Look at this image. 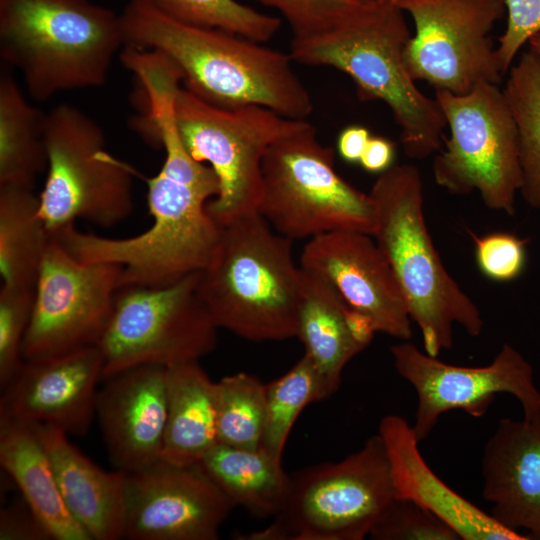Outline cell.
<instances>
[{
    "instance_id": "obj_1",
    "label": "cell",
    "mask_w": 540,
    "mask_h": 540,
    "mask_svg": "<svg viewBox=\"0 0 540 540\" xmlns=\"http://www.w3.org/2000/svg\"><path fill=\"white\" fill-rule=\"evenodd\" d=\"M158 141L165 157L160 171L147 182V203L153 219L144 232L109 238L67 225L53 235L76 259L120 265V287L166 286L201 272L218 244L221 226L207 211L219 193L213 169L187 151L176 121L159 125Z\"/></svg>"
},
{
    "instance_id": "obj_2",
    "label": "cell",
    "mask_w": 540,
    "mask_h": 540,
    "mask_svg": "<svg viewBox=\"0 0 540 540\" xmlns=\"http://www.w3.org/2000/svg\"><path fill=\"white\" fill-rule=\"evenodd\" d=\"M121 15L125 45L156 50L180 70L183 87L222 108L259 105L291 119L313 111L290 55L243 36L182 22L154 0H129Z\"/></svg>"
},
{
    "instance_id": "obj_3",
    "label": "cell",
    "mask_w": 540,
    "mask_h": 540,
    "mask_svg": "<svg viewBox=\"0 0 540 540\" xmlns=\"http://www.w3.org/2000/svg\"><path fill=\"white\" fill-rule=\"evenodd\" d=\"M403 13L376 1L324 32L292 37L289 55L301 64L338 69L352 78L361 100L384 102L400 127L405 154L424 159L440 149L446 121L407 69L412 35Z\"/></svg>"
},
{
    "instance_id": "obj_4",
    "label": "cell",
    "mask_w": 540,
    "mask_h": 540,
    "mask_svg": "<svg viewBox=\"0 0 540 540\" xmlns=\"http://www.w3.org/2000/svg\"><path fill=\"white\" fill-rule=\"evenodd\" d=\"M292 242L258 212L221 226L198 277L199 295L218 328L256 342L297 336L302 271Z\"/></svg>"
},
{
    "instance_id": "obj_5",
    "label": "cell",
    "mask_w": 540,
    "mask_h": 540,
    "mask_svg": "<svg viewBox=\"0 0 540 540\" xmlns=\"http://www.w3.org/2000/svg\"><path fill=\"white\" fill-rule=\"evenodd\" d=\"M125 45L120 14L90 0H0V55L46 101L99 87Z\"/></svg>"
},
{
    "instance_id": "obj_6",
    "label": "cell",
    "mask_w": 540,
    "mask_h": 540,
    "mask_svg": "<svg viewBox=\"0 0 540 540\" xmlns=\"http://www.w3.org/2000/svg\"><path fill=\"white\" fill-rule=\"evenodd\" d=\"M369 194L376 213L372 236L396 275L424 351L438 357L450 349L455 324L479 336L480 310L447 272L429 234L418 168L393 165L379 175Z\"/></svg>"
},
{
    "instance_id": "obj_7",
    "label": "cell",
    "mask_w": 540,
    "mask_h": 540,
    "mask_svg": "<svg viewBox=\"0 0 540 540\" xmlns=\"http://www.w3.org/2000/svg\"><path fill=\"white\" fill-rule=\"evenodd\" d=\"M334 158L309 122L266 149L258 213L277 233L292 241L337 231L373 235L370 194L344 180Z\"/></svg>"
},
{
    "instance_id": "obj_8",
    "label": "cell",
    "mask_w": 540,
    "mask_h": 540,
    "mask_svg": "<svg viewBox=\"0 0 540 540\" xmlns=\"http://www.w3.org/2000/svg\"><path fill=\"white\" fill-rule=\"evenodd\" d=\"M395 498L380 436L343 460L307 467L291 476L274 521L243 540H361Z\"/></svg>"
},
{
    "instance_id": "obj_9",
    "label": "cell",
    "mask_w": 540,
    "mask_h": 540,
    "mask_svg": "<svg viewBox=\"0 0 540 540\" xmlns=\"http://www.w3.org/2000/svg\"><path fill=\"white\" fill-rule=\"evenodd\" d=\"M47 177L40 216L50 233L76 220L112 227L133 212L132 168L105 148L102 127L82 110L59 104L45 115Z\"/></svg>"
},
{
    "instance_id": "obj_10",
    "label": "cell",
    "mask_w": 540,
    "mask_h": 540,
    "mask_svg": "<svg viewBox=\"0 0 540 540\" xmlns=\"http://www.w3.org/2000/svg\"><path fill=\"white\" fill-rule=\"evenodd\" d=\"M175 118L187 151L218 177L219 193L207 211L220 226L258 212L266 149L308 122L259 105L218 107L183 86L175 98Z\"/></svg>"
},
{
    "instance_id": "obj_11",
    "label": "cell",
    "mask_w": 540,
    "mask_h": 540,
    "mask_svg": "<svg viewBox=\"0 0 540 540\" xmlns=\"http://www.w3.org/2000/svg\"><path fill=\"white\" fill-rule=\"evenodd\" d=\"M450 136L432 165L435 182L454 195L480 194L485 206L508 215L522 185L516 123L498 84L466 94L436 90Z\"/></svg>"
},
{
    "instance_id": "obj_12",
    "label": "cell",
    "mask_w": 540,
    "mask_h": 540,
    "mask_svg": "<svg viewBox=\"0 0 540 540\" xmlns=\"http://www.w3.org/2000/svg\"><path fill=\"white\" fill-rule=\"evenodd\" d=\"M199 273L166 286L118 289L98 344L103 379L142 366L198 361L217 345L218 327L198 292Z\"/></svg>"
},
{
    "instance_id": "obj_13",
    "label": "cell",
    "mask_w": 540,
    "mask_h": 540,
    "mask_svg": "<svg viewBox=\"0 0 540 540\" xmlns=\"http://www.w3.org/2000/svg\"><path fill=\"white\" fill-rule=\"evenodd\" d=\"M396 6L414 23L405 62L415 81L459 95L500 84L491 31L506 15L505 0H400Z\"/></svg>"
},
{
    "instance_id": "obj_14",
    "label": "cell",
    "mask_w": 540,
    "mask_h": 540,
    "mask_svg": "<svg viewBox=\"0 0 540 540\" xmlns=\"http://www.w3.org/2000/svg\"><path fill=\"white\" fill-rule=\"evenodd\" d=\"M122 267L76 259L51 235L34 287L24 360L99 344L110 320Z\"/></svg>"
},
{
    "instance_id": "obj_15",
    "label": "cell",
    "mask_w": 540,
    "mask_h": 540,
    "mask_svg": "<svg viewBox=\"0 0 540 540\" xmlns=\"http://www.w3.org/2000/svg\"><path fill=\"white\" fill-rule=\"evenodd\" d=\"M390 352L397 373L417 394L412 428L419 442L444 413L462 410L482 417L499 393L513 395L524 417L540 415V391L534 383L533 367L510 344H503L492 362L481 367L445 363L409 340L391 346Z\"/></svg>"
},
{
    "instance_id": "obj_16",
    "label": "cell",
    "mask_w": 540,
    "mask_h": 540,
    "mask_svg": "<svg viewBox=\"0 0 540 540\" xmlns=\"http://www.w3.org/2000/svg\"><path fill=\"white\" fill-rule=\"evenodd\" d=\"M234 505L200 463L126 473L123 538L216 540Z\"/></svg>"
},
{
    "instance_id": "obj_17",
    "label": "cell",
    "mask_w": 540,
    "mask_h": 540,
    "mask_svg": "<svg viewBox=\"0 0 540 540\" xmlns=\"http://www.w3.org/2000/svg\"><path fill=\"white\" fill-rule=\"evenodd\" d=\"M300 267L328 283L350 308L364 314L376 332L412 336V320L396 275L373 236L337 231L308 239Z\"/></svg>"
},
{
    "instance_id": "obj_18",
    "label": "cell",
    "mask_w": 540,
    "mask_h": 540,
    "mask_svg": "<svg viewBox=\"0 0 540 540\" xmlns=\"http://www.w3.org/2000/svg\"><path fill=\"white\" fill-rule=\"evenodd\" d=\"M103 366L97 345L24 360L1 388L0 418L51 425L69 436L85 435L96 418L97 385L103 380Z\"/></svg>"
},
{
    "instance_id": "obj_19",
    "label": "cell",
    "mask_w": 540,
    "mask_h": 540,
    "mask_svg": "<svg viewBox=\"0 0 540 540\" xmlns=\"http://www.w3.org/2000/svg\"><path fill=\"white\" fill-rule=\"evenodd\" d=\"M103 380L95 416L116 469L131 473L160 460L167 419V367L136 366Z\"/></svg>"
},
{
    "instance_id": "obj_20",
    "label": "cell",
    "mask_w": 540,
    "mask_h": 540,
    "mask_svg": "<svg viewBox=\"0 0 540 540\" xmlns=\"http://www.w3.org/2000/svg\"><path fill=\"white\" fill-rule=\"evenodd\" d=\"M482 497L500 525L540 539V415L502 418L482 457Z\"/></svg>"
},
{
    "instance_id": "obj_21",
    "label": "cell",
    "mask_w": 540,
    "mask_h": 540,
    "mask_svg": "<svg viewBox=\"0 0 540 540\" xmlns=\"http://www.w3.org/2000/svg\"><path fill=\"white\" fill-rule=\"evenodd\" d=\"M387 455L395 497L411 500L448 524L463 540H527L455 492L428 466L412 425L398 415L384 416L378 427Z\"/></svg>"
},
{
    "instance_id": "obj_22",
    "label": "cell",
    "mask_w": 540,
    "mask_h": 540,
    "mask_svg": "<svg viewBox=\"0 0 540 540\" xmlns=\"http://www.w3.org/2000/svg\"><path fill=\"white\" fill-rule=\"evenodd\" d=\"M30 426L50 459L68 510L91 540L122 539L126 473L99 467L54 426Z\"/></svg>"
},
{
    "instance_id": "obj_23",
    "label": "cell",
    "mask_w": 540,
    "mask_h": 540,
    "mask_svg": "<svg viewBox=\"0 0 540 540\" xmlns=\"http://www.w3.org/2000/svg\"><path fill=\"white\" fill-rule=\"evenodd\" d=\"M0 464L54 540H91L68 510L50 459L30 425L0 418Z\"/></svg>"
},
{
    "instance_id": "obj_24",
    "label": "cell",
    "mask_w": 540,
    "mask_h": 540,
    "mask_svg": "<svg viewBox=\"0 0 540 540\" xmlns=\"http://www.w3.org/2000/svg\"><path fill=\"white\" fill-rule=\"evenodd\" d=\"M218 444L216 382L198 361L167 367V419L161 459L199 463Z\"/></svg>"
},
{
    "instance_id": "obj_25",
    "label": "cell",
    "mask_w": 540,
    "mask_h": 540,
    "mask_svg": "<svg viewBox=\"0 0 540 540\" xmlns=\"http://www.w3.org/2000/svg\"><path fill=\"white\" fill-rule=\"evenodd\" d=\"M302 271V300L297 336L313 363L325 399L339 388L347 363L364 348L354 337L347 320L348 306L318 276Z\"/></svg>"
},
{
    "instance_id": "obj_26",
    "label": "cell",
    "mask_w": 540,
    "mask_h": 540,
    "mask_svg": "<svg viewBox=\"0 0 540 540\" xmlns=\"http://www.w3.org/2000/svg\"><path fill=\"white\" fill-rule=\"evenodd\" d=\"M234 506L258 518L275 517L288 495L291 476L281 461L258 449L218 443L199 462Z\"/></svg>"
},
{
    "instance_id": "obj_27",
    "label": "cell",
    "mask_w": 540,
    "mask_h": 540,
    "mask_svg": "<svg viewBox=\"0 0 540 540\" xmlns=\"http://www.w3.org/2000/svg\"><path fill=\"white\" fill-rule=\"evenodd\" d=\"M45 113L25 97L14 76L0 75V186L33 189L47 168Z\"/></svg>"
},
{
    "instance_id": "obj_28",
    "label": "cell",
    "mask_w": 540,
    "mask_h": 540,
    "mask_svg": "<svg viewBox=\"0 0 540 540\" xmlns=\"http://www.w3.org/2000/svg\"><path fill=\"white\" fill-rule=\"evenodd\" d=\"M51 238L32 189L0 186L2 285L35 287Z\"/></svg>"
},
{
    "instance_id": "obj_29",
    "label": "cell",
    "mask_w": 540,
    "mask_h": 540,
    "mask_svg": "<svg viewBox=\"0 0 540 540\" xmlns=\"http://www.w3.org/2000/svg\"><path fill=\"white\" fill-rule=\"evenodd\" d=\"M503 90L518 132L520 193L527 204L540 209V57L530 49L522 52Z\"/></svg>"
},
{
    "instance_id": "obj_30",
    "label": "cell",
    "mask_w": 540,
    "mask_h": 540,
    "mask_svg": "<svg viewBox=\"0 0 540 540\" xmlns=\"http://www.w3.org/2000/svg\"><path fill=\"white\" fill-rule=\"evenodd\" d=\"M218 443L246 449L261 447L266 422V384L238 372L216 382Z\"/></svg>"
},
{
    "instance_id": "obj_31",
    "label": "cell",
    "mask_w": 540,
    "mask_h": 540,
    "mask_svg": "<svg viewBox=\"0 0 540 540\" xmlns=\"http://www.w3.org/2000/svg\"><path fill=\"white\" fill-rule=\"evenodd\" d=\"M326 400L319 375L307 355L285 374L266 384V422L261 448L282 459L288 436L303 409Z\"/></svg>"
},
{
    "instance_id": "obj_32",
    "label": "cell",
    "mask_w": 540,
    "mask_h": 540,
    "mask_svg": "<svg viewBox=\"0 0 540 540\" xmlns=\"http://www.w3.org/2000/svg\"><path fill=\"white\" fill-rule=\"evenodd\" d=\"M170 16L192 25L225 30L250 40L269 41L280 29L278 17L236 0H154Z\"/></svg>"
},
{
    "instance_id": "obj_33",
    "label": "cell",
    "mask_w": 540,
    "mask_h": 540,
    "mask_svg": "<svg viewBox=\"0 0 540 540\" xmlns=\"http://www.w3.org/2000/svg\"><path fill=\"white\" fill-rule=\"evenodd\" d=\"M34 306V287L2 285L0 290V387L24 362L23 344Z\"/></svg>"
},
{
    "instance_id": "obj_34",
    "label": "cell",
    "mask_w": 540,
    "mask_h": 540,
    "mask_svg": "<svg viewBox=\"0 0 540 540\" xmlns=\"http://www.w3.org/2000/svg\"><path fill=\"white\" fill-rule=\"evenodd\" d=\"M369 537L375 540H458L455 531L419 504L395 497Z\"/></svg>"
},
{
    "instance_id": "obj_35",
    "label": "cell",
    "mask_w": 540,
    "mask_h": 540,
    "mask_svg": "<svg viewBox=\"0 0 540 540\" xmlns=\"http://www.w3.org/2000/svg\"><path fill=\"white\" fill-rule=\"evenodd\" d=\"M279 11L289 23L293 36L324 32L375 0H255Z\"/></svg>"
},
{
    "instance_id": "obj_36",
    "label": "cell",
    "mask_w": 540,
    "mask_h": 540,
    "mask_svg": "<svg viewBox=\"0 0 540 540\" xmlns=\"http://www.w3.org/2000/svg\"><path fill=\"white\" fill-rule=\"evenodd\" d=\"M479 270L487 278L507 282L519 277L527 262L526 239L514 234L495 232L484 236L471 233Z\"/></svg>"
},
{
    "instance_id": "obj_37",
    "label": "cell",
    "mask_w": 540,
    "mask_h": 540,
    "mask_svg": "<svg viewBox=\"0 0 540 540\" xmlns=\"http://www.w3.org/2000/svg\"><path fill=\"white\" fill-rule=\"evenodd\" d=\"M506 28L498 38L497 60L505 75L521 48L540 33V0H505Z\"/></svg>"
},
{
    "instance_id": "obj_38",
    "label": "cell",
    "mask_w": 540,
    "mask_h": 540,
    "mask_svg": "<svg viewBox=\"0 0 540 540\" xmlns=\"http://www.w3.org/2000/svg\"><path fill=\"white\" fill-rule=\"evenodd\" d=\"M1 540H50L49 531L23 499L0 512Z\"/></svg>"
},
{
    "instance_id": "obj_39",
    "label": "cell",
    "mask_w": 540,
    "mask_h": 540,
    "mask_svg": "<svg viewBox=\"0 0 540 540\" xmlns=\"http://www.w3.org/2000/svg\"><path fill=\"white\" fill-rule=\"evenodd\" d=\"M394 144L383 137H371L359 164L369 173H383L393 166Z\"/></svg>"
},
{
    "instance_id": "obj_40",
    "label": "cell",
    "mask_w": 540,
    "mask_h": 540,
    "mask_svg": "<svg viewBox=\"0 0 540 540\" xmlns=\"http://www.w3.org/2000/svg\"><path fill=\"white\" fill-rule=\"evenodd\" d=\"M370 138L369 130L363 126L351 125L343 129L337 141L342 159L351 164L359 163Z\"/></svg>"
},
{
    "instance_id": "obj_41",
    "label": "cell",
    "mask_w": 540,
    "mask_h": 540,
    "mask_svg": "<svg viewBox=\"0 0 540 540\" xmlns=\"http://www.w3.org/2000/svg\"><path fill=\"white\" fill-rule=\"evenodd\" d=\"M529 49L540 57V33L532 36L528 42Z\"/></svg>"
},
{
    "instance_id": "obj_42",
    "label": "cell",
    "mask_w": 540,
    "mask_h": 540,
    "mask_svg": "<svg viewBox=\"0 0 540 540\" xmlns=\"http://www.w3.org/2000/svg\"><path fill=\"white\" fill-rule=\"evenodd\" d=\"M375 1L380 2V3H388V4L396 5L400 0H375Z\"/></svg>"
}]
</instances>
